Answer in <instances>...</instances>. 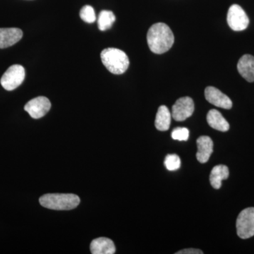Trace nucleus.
<instances>
[{
	"instance_id": "nucleus-1",
	"label": "nucleus",
	"mask_w": 254,
	"mask_h": 254,
	"mask_svg": "<svg viewBox=\"0 0 254 254\" xmlns=\"http://www.w3.org/2000/svg\"><path fill=\"white\" fill-rule=\"evenodd\" d=\"M147 42L150 50L153 53L163 54L173 46L175 37L168 25L164 23H157L148 30Z\"/></svg>"
},
{
	"instance_id": "nucleus-2",
	"label": "nucleus",
	"mask_w": 254,
	"mask_h": 254,
	"mask_svg": "<svg viewBox=\"0 0 254 254\" xmlns=\"http://www.w3.org/2000/svg\"><path fill=\"white\" fill-rule=\"evenodd\" d=\"M102 62L107 69L114 74H123L129 66L126 53L118 48H107L100 54Z\"/></svg>"
},
{
	"instance_id": "nucleus-3",
	"label": "nucleus",
	"mask_w": 254,
	"mask_h": 254,
	"mask_svg": "<svg viewBox=\"0 0 254 254\" xmlns=\"http://www.w3.org/2000/svg\"><path fill=\"white\" fill-rule=\"evenodd\" d=\"M39 200L42 206L55 210H73L80 203L79 197L72 193H48Z\"/></svg>"
},
{
	"instance_id": "nucleus-4",
	"label": "nucleus",
	"mask_w": 254,
	"mask_h": 254,
	"mask_svg": "<svg viewBox=\"0 0 254 254\" xmlns=\"http://www.w3.org/2000/svg\"><path fill=\"white\" fill-rule=\"evenodd\" d=\"M237 235L243 240L254 236V208L242 210L237 219Z\"/></svg>"
},
{
	"instance_id": "nucleus-5",
	"label": "nucleus",
	"mask_w": 254,
	"mask_h": 254,
	"mask_svg": "<svg viewBox=\"0 0 254 254\" xmlns=\"http://www.w3.org/2000/svg\"><path fill=\"white\" fill-rule=\"evenodd\" d=\"M25 76L26 72L23 66L19 64L12 65L3 74L0 83L5 90L11 91L23 83Z\"/></svg>"
},
{
	"instance_id": "nucleus-6",
	"label": "nucleus",
	"mask_w": 254,
	"mask_h": 254,
	"mask_svg": "<svg viewBox=\"0 0 254 254\" xmlns=\"http://www.w3.org/2000/svg\"><path fill=\"white\" fill-rule=\"evenodd\" d=\"M227 23L232 30L242 31L248 27L250 19L245 10L238 4H233L228 10Z\"/></svg>"
},
{
	"instance_id": "nucleus-7",
	"label": "nucleus",
	"mask_w": 254,
	"mask_h": 254,
	"mask_svg": "<svg viewBox=\"0 0 254 254\" xmlns=\"http://www.w3.org/2000/svg\"><path fill=\"white\" fill-rule=\"evenodd\" d=\"M194 111V103L190 97H183L177 100L172 108V117L175 121L183 122L190 118Z\"/></svg>"
},
{
	"instance_id": "nucleus-8",
	"label": "nucleus",
	"mask_w": 254,
	"mask_h": 254,
	"mask_svg": "<svg viewBox=\"0 0 254 254\" xmlns=\"http://www.w3.org/2000/svg\"><path fill=\"white\" fill-rule=\"evenodd\" d=\"M51 108V103L46 97H37L30 100L25 105V111L33 119H40L44 117Z\"/></svg>"
},
{
	"instance_id": "nucleus-9",
	"label": "nucleus",
	"mask_w": 254,
	"mask_h": 254,
	"mask_svg": "<svg viewBox=\"0 0 254 254\" xmlns=\"http://www.w3.org/2000/svg\"><path fill=\"white\" fill-rule=\"evenodd\" d=\"M205 97L208 103L218 108L226 110L232 108V102L230 98L215 87H207L205 89Z\"/></svg>"
},
{
	"instance_id": "nucleus-10",
	"label": "nucleus",
	"mask_w": 254,
	"mask_h": 254,
	"mask_svg": "<svg viewBox=\"0 0 254 254\" xmlns=\"http://www.w3.org/2000/svg\"><path fill=\"white\" fill-rule=\"evenodd\" d=\"M22 37L23 32L19 28H0V49L14 46Z\"/></svg>"
},
{
	"instance_id": "nucleus-11",
	"label": "nucleus",
	"mask_w": 254,
	"mask_h": 254,
	"mask_svg": "<svg viewBox=\"0 0 254 254\" xmlns=\"http://www.w3.org/2000/svg\"><path fill=\"white\" fill-rule=\"evenodd\" d=\"M196 158L200 163H205L208 161L210 155L213 151V142L209 136H200L197 139Z\"/></svg>"
},
{
	"instance_id": "nucleus-12",
	"label": "nucleus",
	"mask_w": 254,
	"mask_h": 254,
	"mask_svg": "<svg viewBox=\"0 0 254 254\" xmlns=\"http://www.w3.org/2000/svg\"><path fill=\"white\" fill-rule=\"evenodd\" d=\"M237 70L247 81L254 82V57L250 55L242 56L237 64Z\"/></svg>"
},
{
	"instance_id": "nucleus-13",
	"label": "nucleus",
	"mask_w": 254,
	"mask_h": 254,
	"mask_svg": "<svg viewBox=\"0 0 254 254\" xmlns=\"http://www.w3.org/2000/svg\"><path fill=\"white\" fill-rule=\"evenodd\" d=\"M91 251L93 254H114L116 248L113 241L106 237H100L91 242Z\"/></svg>"
},
{
	"instance_id": "nucleus-14",
	"label": "nucleus",
	"mask_w": 254,
	"mask_h": 254,
	"mask_svg": "<svg viewBox=\"0 0 254 254\" xmlns=\"http://www.w3.org/2000/svg\"><path fill=\"white\" fill-rule=\"evenodd\" d=\"M207 122L209 126L218 131L225 132L230 129V125L217 110H211L208 112Z\"/></svg>"
},
{
	"instance_id": "nucleus-15",
	"label": "nucleus",
	"mask_w": 254,
	"mask_h": 254,
	"mask_svg": "<svg viewBox=\"0 0 254 254\" xmlns=\"http://www.w3.org/2000/svg\"><path fill=\"white\" fill-rule=\"evenodd\" d=\"M172 114L165 105L158 108L155 118V125L159 131H168L171 124Z\"/></svg>"
},
{
	"instance_id": "nucleus-16",
	"label": "nucleus",
	"mask_w": 254,
	"mask_h": 254,
	"mask_svg": "<svg viewBox=\"0 0 254 254\" xmlns=\"http://www.w3.org/2000/svg\"><path fill=\"white\" fill-rule=\"evenodd\" d=\"M229 175V169L225 165L214 167L210 175V185L215 190H219L222 187V180H227Z\"/></svg>"
},
{
	"instance_id": "nucleus-17",
	"label": "nucleus",
	"mask_w": 254,
	"mask_h": 254,
	"mask_svg": "<svg viewBox=\"0 0 254 254\" xmlns=\"http://www.w3.org/2000/svg\"><path fill=\"white\" fill-rule=\"evenodd\" d=\"M116 17L113 11L103 10L100 11L98 18V26L100 31H104L110 29L115 23Z\"/></svg>"
},
{
	"instance_id": "nucleus-18",
	"label": "nucleus",
	"mask_w": 254,
	"mask_h": 254,
	"mask_svg": "<svg viewBox=\"0 0 254 254\" xmlns=\"http://www.w3.org/2000/svg\"><path fill=\"white\" fill-rule=\"evenodd\" d=\"M164 163L169 171H176L181 166V160L176 154L168 155Z\"/></svg>"
},
{
	"instance_id": "nucleus-19",
	"label": "nucleus",
	"mask_w": 254,
	"mask_h": 254,
	"mask_svg": "<svg viewBox=\"0 0 254 254\" xmlns=\"http://www.w3.org/2000/svg\"><path fill=\"white\" fill-rule=\"evenodd\" d=\"M80 17L83 21L88 23H94L96 20L95 10L89 5H86L80 11Z\"/></svg>"
},
{
	"instance_id": "nucleus-20",
	"label": "nucleus",
	"mask_w": 254,
	"mask_h": 254,
	"mask_svg": "<svg viewBox=\"0 0 254 254\" xmlns=\"http://www.w3.org/2000/svg\"><path fill=\"white\" fill-rule=\"evenodd\" d=\"M190 136V131L188 128L185 127H177L172 132V138L177 141H187Z\"/></svg>"
},
{
	"instance_id": "nucleus-21",
	"label": "nucleus",
	"mask_w": 254,
	"mask_h": 254,
	"mask_svg": "<svg viewBox=\"0 0 254 254\" xmlns=\"http://www.w3.org/2000/svg\"><path fill=\"white\" fill-rule=\"evenodd\" d=\"M203 252L197 249H187L177 252V254H202Z\"/></svg>"
}]
</instances>
